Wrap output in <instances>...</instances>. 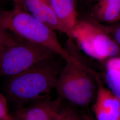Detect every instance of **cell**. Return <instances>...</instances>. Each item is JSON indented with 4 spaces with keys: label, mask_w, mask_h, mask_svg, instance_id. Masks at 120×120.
Returning <instances> with one entry per match:
<instances>
[{
    "label": "cell",
    "mask_w": 120,
    "mask_h": 120,
    "mask_svg": "<svg viewBox=\"0 0 120 120\" xmlns=\"http://www.w3.org/2000/svg\"><path fill=\"white\" fill-rule=\"evenodd\" d=\"M0 26L18 38L51 50L64 61L78 60L62 46L55 31L32 15L24 4H15L12 10L0 11Z\"/></svg>",
    "instance_id": "obj_2"
},
{
    "label": "cell",
    "mask_w": 120,
    "mask_h": 120,
    "mask_svg": "<svg viewBox=\"0 0 120 120\" xmlns=\"http://www.w3.org/2000/svg\"><path fill=\"white\" fill-rule=\"evenodd\" d=\"M57 55L41 45L22 39L15 45L4 46L0 53V76L10 77L39 62Z\"/></svg>",
    "instance_id": "obj_5"
},
{
    "label": "cell",
    "mask_w": 120,
    "mask_h": 120,
    "mask_svg": "<svg viewBox=\"0 0 120 120\" xmlns=\"http://www.w3.org/2000/svg\"><path fill=\"white\" fill-rule=\"evenodd\" d=\"M0 120H13L9 112L7 98L0 92Z\"/></svg>",
    "instance_id": "obj_13"
},
{
    "label": "cell",
    "mask_w": 120,
    "mask_h": 120,
    "mask_svg": "<svg viewBox=\"0 0 120 120\" xmlns=\"http://www.w3.org/2000/svg\"><path fill=\"white\" fill-rule=\"evenodd\" d=\"M100 25L120 46V24L111 26H103L100 24Z\"/></svg>",
    "instance_id": "obj_14"
},
{
    "label": "cell",
    "mask_w": 120,
    "mask_h": 120,
    "mask_svg": "<svg viewBox=\"0 0 120 120\" xmlns=\"http://www.w3.org/2000/svg\"><path fill=\"white\" fill-rule=\"evenodd\" d=\"M96 95L93 107L96 120H120V99L100 80Z\"/></svg>",
    "instance_id": "obj_6"
},
{
    "label": "cell",
    "mask_w": 120,
    "mask_h": 120,
    "mask_svg": "<svg viewBox=\"0 0 120 120\" xmlns=\"http://www.w3.org/2000/svg\"><path fill=\"white\" fill-rule=\"evenodd\" d=\"M91 15L99 22L120 21V0H98L93 4Z\"/></svg>",
    "instance_id": "obj_10"
},
{
    "label": "cell",
    "mask_w": 120,
    "mask_h": 120,
    "mask_svg": "<svg viewBox=\"0 0 120 120\" xmlns=\"http://www.w3.org/2000/svg\"><path fill=\"white\" fill-rule=\"evenodd\" d=\"M3 46H4L0 45V52H1V49H2V47H3Z\"/></svg>",
    "instance_id": "obj_20"
},
{
    "label": "cell",
    "mask_w": 120,
    "mask_h": 120,
    "mask_svg": "<svg viewBox=\"0 0 120 120\" xmlns=\"http://www.w3.org/2000/svg\"><path fill=\"white\" fill-rule=\"evenodd\" d=\"M60 111L62 120H82V116L72 108H66Z\"/></svg>",
    "instance_id": "obj_15"
},
{
    "label": "cell",
    "mask_w": 120,
    "mask_h": 120,
    "mask_svg": "<svg viewBox=\"0 0 120 120\" xmlns=\"http://www.w3.org/2000/svg\"><path fill=\"white\" fill-rule=\"evenodd\" d=\"M55 58L43 60L22 73L8 77L5 87L7 98L19 105L45 98V95L55 88L63 67Z\"/></svg>",
    "instance_id": "obj_1"
},
{
    "label": "cell",
    "mask_w": 120,
    "mask_h": 120,
    "mask_svg": "<svg viewBox=\"0 0 120 120\" xmlns=\"http://www.w3.org/2000/svg\"><path fill=\"white\" fill-rule=\"evenodd\" d=\"M15 4H20L23 3V0H13Z\"/></svg>",
    "instance_id": "obj_19"
},
{
    "label": "cell",
    "mask_w": 120,
    "mask_h": 120,
    "mask_svg": "<svg viewBox=\"0 0 120 120\" xmlns=\"http://www.w3.org/2000/svg\"><path fill=\"white\" fill-rule=\"evenodd\" d=\"M21 40L0 26V45H15L19 43Z\"/></svg>",
    "instance_id": "obj_12"
},
{
    "label": "cell",
    "mask_w": 120,
    "mask_h": 120,
    "mask_svg": "<svg viewBox=\"0 0 120 120\" xmlns=\"http://www.w3.org/2000/svg\"><path fill=\"white\" fill-rule=\"evenodd\" d=\"M51 120H62L60 113V109L55 113V114L52 116Z\"/></svg>",
    "instance_id": "obj_16"
},
{
    "label": "cell",
    "mask_w": 120,
    "mask_h": 120,
    "mask_svg": "<svg viewBox=\"0 0 120 120\" xmlns=\"http://www.w3.org/2000/svg\"><path fill=\"white\" fill-rule=\"evenodd\" d=\"M27 10L54 31L60 32V26L49 0H23Z\"/></svg>",
    "instance_id": "obj_9"
},
{
    "label": "cell",
    "mask_w": 120,
    "mask_h": 120,
    "mask_svg": "<svg viewBox=\"0 0 120 120\" xmlns=\"http://www.w3.org/2000/svg\"><path fill=\"white\" fill-rule=\"evenodd\" d=\"M78 21L69 38L77 43L87 55L103 61L120 56V46L114 39L94 20Z\"/></svg>",
    "instance_id": "obj_4"
},
{
    "label": "cell",
    "mask_w": 120,
    "mask_h": 120,
    "mask_svg": "<svg viewBox=\"0 0 120 120\" xmlns=\"http://www.w3.org/2000/svg\"><path fill=\"white\" fill-rule=\"evenodd\" d=\"M82 0L87 4H94L98 0Z\"/></svg>",
    "instance_id": "obj_18"
},
{
    "label": "cell",
    "mask_w": 120,
    "mask_h": 120,
    "mask_svg": "<svg viewBox=\"0 0 120 120\" xmlns=\"http://www.w3.org/2000/svg\"><path fill=\"white\" fill-rule=\"evenodd\" d=\"M60 101L44 98L23 106L11 113L13 120H51L60 109Z\"/></svg>",
    "instance_id": "obj_7"
},
{
    "label": "cell",
    "mask_w": 120,
    "mask_h": 120,
    "mask_svg": "<svg viewBox=\"0 0 120 120\" xmlns=\"http://www.w3.org/2000/svg\"><path fill=\"white\" fill-rule=\"evenodd\" d=\"M60 26V32L69 37L78 21L76 0H49Z\"/></svg>",
    "instance_id": "obj_8"
},
{
    "label": "cell",
    "mask_w": 120,
    "mask_h": 120,
    "mask_svg": "<svg viewBox=\"0 0 120 120\" xmlns=\"http://www.w3.org/2000/svg\"><path fill=\"white\" fill-rule=\"evenodd\" d=\"M96 74L79 60L65 61L55 89L60 97L74 105L87 106L97 94Z\"/></svg>",
    "instance_id": "obj_3"
},
{
    "label": "cell",
    "mask_w": 120,
    "mask_h": 120,
    "mask_svg": "<svg viewBox=\"0 0 120 120\" xmlns=\"http://www.w3.org/2000/svg\"><path fill=\"white\" fill-rule=\"evenodd\" d=\"M82 120H96L90 115L85 114L83 116H82Z\"/></svg>",
    "instance_id": "obj_17"
},
{
    "label": "cell",
    "mask_w": 120,
    "mask_h": 120,
    "mask_svg": "<svg viewBox=\"0 0 120 120\" xmlns=\"http://www.w3.org/2000/svg\"><path fill=\"white\" fill-rule=\"evenodd\" d=\"M105 78L109 90L120 99V56L108 59Z\"/></svg>",
    "instance_id": "obj_11"
}]
</instances>
